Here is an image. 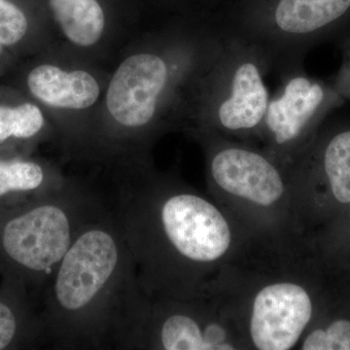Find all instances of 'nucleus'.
I'll return each mask as SVG.
<instances>
[{
	"label": "nucleus",
	"mask_w": 350,
	"mask_h": 350,
	"mask_svg": "<svg viewBox=\"0 0 350 350\" xmlns=\"http://www.w3.org/2000/svg\"><path fill=\"white\" fill-rule=\"evenodd\" d=\"M111 349L247 350L238 320L216 291L192 299H152L135 273L115 322Z\"/></svg>",
	"instance_id": "6"
},
{
	"label": "nucleus",
	"mask_w": 350,
	"mask_h": 350,
	"mask_svg": "<svg viewBox=\"0 0 350 350\" xmlns=\"http://www.w3.org/2000/svg\"><path fill=\"white\" fill-rule=\"evenodd\" d=\"M230 1V0H202V5L206 7V8H214V7L220 5L221 3Z\"/></svg>",
	"instance_id": "20"
},
{
	"label": "nucleus",
	"mask_w": 350,
	"mask_h": 350,
	"mask_svg": "<svg viewBox=\"0 0 350 350\" xmlns=\"http://www.w3.org/2000/svg\"><path fill=\"white\" fill-rule=\"evenodd\" d=\"M326 265L305 237L247 239L216 287L247 350L297 349L326 305Z\"/></svg>",
	"instance_id": "2"
},
{
	"label": "nucleus",
	"mask_w": 350,
	"mask_h": 350,
	"mask_svg": "<svg viewBox=\"0 0 350 350\" xmlns=\"http://www.w3.org/2000/svg\"><path fill=\"white\" fill-rule=\"evenodd\" d=\"M109 207L152 299L211 293L250 238L215 200L148 165L119 184Z\"/></svg>",
	"instance_id": "1"
},
{
	"label": "nucleus",
	"mask_w": 350,
	"mask_h": 350,
	"mask_svg": "<svg viewBox=\"0 0 350 350\" xmlns=\"http://www.w3.org/2000/svg\"><path fill=\"white\" fill-rule=\"evenodd\" d=\"M50 8L64 36L80 47L98 43L105 27V15L98 0H49Z\"/></svg>",
	"instance_id": "14"
},
{
	"label": "nucleus",
	"mask_w": 350,
	"mask_h": 350,
	"mask_svg": "<svg viewBox=\"0 0 350 350\" xmlns=\"http://www.w3.org/2000/svg\"><path fill=\"white\" fill-rule=\"evenodd\" d=\"M135 262L111 209L88 223L41 293L47 345L111 349L113 329Z\"/></svg>",
	"instance_id": "3"
},
{
	"label": "nucleus",
	"mask_w": 350,
	"mask_h": 350,
	"mask_svg": "<svg viewBox=\"0 0 350 350\" xmlns=\"http://www.w3.org/2000/svg\"><path fill=\"white\" fill-rule=\"evenodd\" d=\"M213 9L224 31L255 46L280 77L304 68L313 48L350 33V0H230Z\"/></svg>",
	"instance_id": "7"
},
{
	"label": "nucleus",
	"mask_w": 350,
	"mask_h": 350,
	"mask_svg": "<svg viewBox=\"0 0 350 350\" xmlns=\"http://www.w3.org/2000/svg\"><path fill=\"white\" fill-rule=\"evenodd\" d=\"M225 33L216 56L190 85L191 133L209 131L254 144L271 100L265 82L268 66L255 46Z\"/></svg>",
	"instance_id": "8"
},
{
	"label": "nucleus",
	"mask_w": 350,
	"mask_h": 350,
	"mask_svg": "<svg viewBox=\"0 0 350 350\" xmlns=\"http://www.w3.org/2000/svg\"><path fill=\"white\" fill-rule=\"evenodd\" d=\"M31 21L13 0H0V44L9 51L24 47L31 36Z\"/></svg>",
	"instance_id": "17"
},
{
	"label": "nucleus",
	"mask_w": 350,
	"mask_h": 350,
	"mask_svg": "<svg viewBox=\"0 0 350 350\" xmlns=\"http://www.w3.org/2000/svg\"><path fill=\"white\" fill-rule=\"evenodd\" d=\"M211 197L252 238L304 237L297 222L290 165L254 144L195 131Z\"/></svg>",
	"instance_id": "4"
},
{
	"label": "nucleus",
	"mask_w": 350,
	"mask_h": 350,
	"mask_svg": "<svg viewBox=\"0 0 350 350\" xmlns=\"http://www.w3.org/2000/svg\"><path fill=\"white\" fill-rule=\"evenodd\" d=\"M329 317L322 308L297 349L301 350H350V317L345 313Z\"/></svg>",
	"instance_id": "16"
},
{
	"label": "nucleus",
	"mask_w": 350,
	"mask_h": 350,
	"mask_svg": "<svg viewBox=\"0 0 350 350\" xmlns=\"http://www.w3.org/2000/svg\"><path fill=\"white\" fill-rule=\"evenodd\" d=\"M0 275H1V269H0Z\"/></svg>",
	"instance_id": "21"
},
{
	"label": "nucleus",
	"mask_w": 350,
	"mask_h": 350,
	"mask_svg": "<svg viewBox=\"0 0 350 350\" xmlns=\"http://www.w3.org/2000/svg\"><path fill=\"white\" fill-rule=\"evenodd\" d=\"M44 126L45 118L38 105L0 98V157H8L10 148L31 144Z\"/></svg>",
	"instance_id": "15"
},
{
	"label": "nucleus",
	"mask_w": 350,
	"mask_h": 350,
	"mask_svg": "<svg viewBox=\"0 0 350 350\" xmlns=\"http://www.w3.org/2000/svg\"><path fill=\"white\" fill-rule=\"evenodd\" d=\"M25 86L39 103L62 109H87L100 93L98 81L86 71H66L48 64L27 70Z\"/></svg>",
	"instance_id": "12"
},
{
	"label": "nucleus",
	"mask_w": 350,
	"mask_h": 350,
	"mask_svg": "<svg viewBox=\"0 0 350 350\" xmlns=\"http://www.w3.org/2000/svg\"><path fill=\"white\" fill-rule=\"evenodd\" d=\"M66 183L38 161L19 156L0 157V206L38 199Z\"/></svg>",
	"instance_id": "13"
},
{
	"label": "nucleus",
	"mask_w": 350,
	"mask_h": 350,
	"mask_svg": "<svg viewBox=\"0 0 350 350\" xmlns=\"http://www.w3.org/2000/svg\"><path fill=\"white\" fill-rule=\"evenodd\" d=\"M0 283V350L38 349L47 345L40 304L17 278Z\"/></svg>",
	"instance_id": "11"
},
{
	"label": "nucleus",
	"mask_w": 350,
	"mask_h": 350,
	"mask_svg": "<svg viewBox=\"0 0 350 350\" xmlns=\"http://www.w3.org/2000/svg\"><path fill=\"white\" fill-rule=\"evenodd\" d=\"M290 167L297 222L310 238L350 206V122H325Z\"/></svg>",
	"instance_id": "9"
},
{
	"label": "nucleus",
	"mask_w": 350,
	"mask_h": 350,
	"mask_svg": "<svg viewBox=\"0 0 350 350\" xmlns=\"http://www.w3.org/2000/svg\"><path fill=\"white\" fill-rule=\"evenodd\" d=\"M108 204L91 189L63 187L10 206H0L1 275L21 280L38 298L83 228Z\"/></svg>",
	"instance_id": "5"
},
{
	"label": "nucleus",
	"mask_w": 350,
	"mask_h": 350,
	"mask_svg": "<svg viewBox=\"0 0 350 350\" xmlns=\"http://www.w3.org/2000/svg\"><path fill=\"white\" fill-rule=\"evenodd\" d=\"M9 50L6 49L3 45L0 44V71L4 68V66H6L7 63L9 61L8 57Z\"/></svg>",
	"instance_id": "19"
},
{
	"label": "nucleus",
	"mask_w": 350,
	"mask_h": 350,
	"mask_svg": "<svg viewBox=\"0 0 350 350\" xmlns=\"http://www.w3.org/2000/svg\"><path fill=\"white\" fill-rule=\"evenodd\" d=\"M342 41V62L331 82L345 100H350V34Z\"/></svg>",
	"instance_id": "18"
},
{
	"label": "nucleus",
	"mask_w": 350,
	"mask_h": 350,
	"mask_svg": "<svg viewBox=\"0 0 350 350\" xmlns=\"http://www.w3.org/2000/svg\"><path fill=\"white\" fill-rule=\"evenodd\" d=\"M280 78L282 86L271 96L259 142L269 156L288 167L345 100L331 81L312 77L304 68Z\"/></svg>",
	"instance_id": "10"
}]
</instances>
